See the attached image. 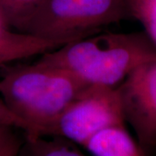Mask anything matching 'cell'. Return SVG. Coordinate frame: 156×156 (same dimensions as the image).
<instances>
[{
	"instance_id": "7a4b0ae2",
	"label": "cell",
	"mask_w": 156,
	"mask_h": 156,
	"mask_svg": "<svg viewBox=\"0 0 156 156\" xmlns=\"http://www.w3.org/2000/svg\"><path fill=\"white\" fill-rule=\"evenodd\" d=\"M0 98L27 127L40 135L87 85L62 68L37 59L0 68Z\"/></svg>"
},
{
	"instance_id": "5b68a950",
	"label": "cell",
	"mask_w": 156,
	"mask_h": 156,
	"mask_svg": "<svg viewBox=\"0 0 156 156\" xmlns=\"http://www.w3.org/2000/svg\"><path fill=\"white\" fill-rule=\"evenodd\" d=\"M117 89L125 122L147 154L156 147V59L136 68Z\"/></svg>"
},
{
	"instance_id": "30bf717a",
	"label": "cell",
	"mask_w": 156,
	"mask_h": 156,
	"mask_svg": "<svg viewBox=\"0 0 156 156\" xmlns=\"http://www.w3.org/2000/svg\"><path fill=\"white\" fill-rule=\"evenodd\" d=\"M128 11L142 24L145 33L156 47V4L128 6Z\"/></svg>"
},
{
	"instance_id": "9c48e42d",
	"label": "cell",
	"mask_w": 156,
	"mask_h": 156,
	"mask_svg": "<svg viewBox=\"0 0 156 156\" xmlns=\"http://www.w3.org/2000/svg\"><path fill=\"white\" fill-rule=\"evenodd\" d=\"M45 0H0V17L7 28L23 32Z\"/></svg>"
},
{
	"instance_id": "6da1fadb",
	"label": "cell",
	"mask_w": 156,
	"mask_h": 156,
	"mask_svg": "<svg viewBox=\"0 0 156 156\" xmlns=\"http://www.w3.org/2000/svg\"><path fill=\"white\" fill-rule=\"evenodd\" d=\"M87 86L116 88L140 65L156 59V47L145 32L102 30L73 40L41 55Z\"/></svg>"
},
{
	"instance_id": "9a60e30c",
	"label": "cell",
	"mask_w": 156,
	"mask_h": 156,
	"mask_svg": "<svg viewBox=\"0 0 156 156\" xmlns=\"http://www.w3.org/2000/svg\"><path fill=\"white\" fill-rule=\"evenodd\" d=\"M6 26L5 25V23H4V22H3V20H2V18H1V17H0V31L3 30L4 28H5Z\"/></svg>"
},
{
	"instance_id": "52a82bcc",
	"label": "cell",
	"mask_w": 156,
	"mask_h": 156,
	"mask_svg": "<svg viewBox=\"0 0 156 156\" xmlns=\"http://www.w3.org/2000/svg\"><path fill=\"white\" fill-rule=\"evenodd\" d=\"M90 156H147L125 125L105 128L83 147Z\"/></svg>"
},
{
	"instance_id": "277c9868",
	"label": "cell",
	"mask_w": 156,
	"mask_h": 156,
	"mask_svg": "<svg viewBox=\"0 0 156 156\" xmlns=\"http://www.w3.org/2000/svg\"><path fill=\"white\" fill-rule=\"evenodd\" d=\"M125 123L117 87L88 86L40 135L59 137L83 147L101 130Z\"/></svg>"
},
{
	"instance_id": "5bb4252c",
	"label": "cell",
	"mask_w": 156,
	"mask_h": 156,
	"mask_svg": "<svg viewBox=\"0 0 156 156\" xmlns=\"http://www.w3.org/2000/svg\"><path fill=\"white\" fill-rule=\"evenodd\" d=\"M127 7L135 5H144V4H156V0H126Z\"/></svg>"
},
{
	"instance_id": "ba28073f",
	"label": "cell",
	"mask_w": 156,
	"mask_h": 156,
	"mask_svg": "<svg viewBox=\"0 0 156 156\" xmlns=\"http://www.w3.org/2000/svg\"><path fill=\"white\" fill-rule=\"evenodd\" d=\"M18 156L89 155L85 154L79 148V146L59 137L23 134V140Z\"/></svg>"
},
{
	"instance_id": "7c38bea8",
	"label": "cell",
	"mask_w": 156,
	"mask_h": 156,
	"mask_svg": "<svg viewBox=\"0 0 156 156\" xmlns=\"http://www.w3.org/2000/svg\"><path fill=\"white\" fill-rule=\"evenodd\" d=\"M0 124L7 125L12 128H17L22 130L23 132H26L27 127L19 118L16 116L12 112L5 106L3 101L0 98Z\"/></svg>"
},
{
	"instance_id": "8992f818",
	"label": "cell",
	"mask_w": 156,
	"mask_h": 156,
	"mask_svg": "<svg viewBox=\"0 0 156 156\" xmlns=\"http://www.w3.org/2000/svg\"><path fill=\"white\" fill-rule=\"evenodd\" d=\"M71 42V41H70ZM69 43L4 28L0 31V68L34 56H41Z\"/></svg>"
},
{
	"instance_id": "2e32d148",
	"label": "cell",
	"mask_w": 156,
	"mask_h": 156,
	"mask_svg": "<svg viewBox=\"0 0 156 156\" xmlns=\"http://www.w3.org/2000/svg\"><path fill=\"white\" fill-rule=\"evenodd\" d=\"M155 150H156V147H155Z\"/></svg>"
},
{
	"instance_id": "4fadbf2b",
	"label": "cell",
	"mask_w": 156,
	"mask_h": 156,
	"mask_svg": "<svg viewBox=\"0 0 156 156\" xmlns=\"http://www.w3.org/2000/svg\"><path fill=\"white\" fill-rule=\"evenodd\" d=\"M15 129H17V128H12L7 125H4V124H0V143L3 140H5Z\"/></svg>"
},
{
	"instance_id": "8fae6325",
	"label": "cell",
	"mask_w": 156,
	"mask_h": 156,
	"mask_svg": "<svg viewBox=\"0 0 156 156\" xmlns=\"http://www.w3.org/2000/svg\"><path fill=\"white\" fill-rule=\"evenodd\" d=\"M23 140V134L19 136L15 132L11 133L5 140L0 143V156H18Z\"/></svg>"
},
{
	"instance_id": "3957f363",
	"label": "cell",
	"mask_w": 156,
	"mask_h": 156,
	"mask_svg": "<svg viewBox=\"0 0 156 156\" xmlns=\"http://www.w3.org/2000/svg\"><path fill=\"white\" fill-rule=\"evenodd\" d=\"M128 15L126 0H45L23 32L70 42L100 32Z\"/></svg>"
}]
</instances>
